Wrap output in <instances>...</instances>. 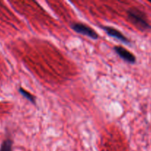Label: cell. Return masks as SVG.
Instances as JSON below:
<instances>
[{
	"label": "cell",
	"instance_id": "7",
	"mask_svg": "<svg viewBox=\"0 0 151 151\" xmlns=\"http://www.w3.org/2000/svg\"><path fill=\"white\" fill-rule=\"evenodd\" d=\"M150 3H151V1H150Z\"/></svg>",
	"mask_w": 151,
	"mask_h": 151
},
{
	"label": "cell",
	"instance_id": "4",
	"mask_svg": "<svg viewBox=\"0 0 151 151\" xmlns=\"http://www.w3.org/2000/svg\"><path fill=\"white\" fill-rule=\"evenodd\" d=\"M102 28L106 32V33L108 35H110V37H113L114 38H116V39L119 40L121 42L124 43V44H130V41L121 33L120 31H118V29H115L113 27H105V26H102Z\"/></svg>",
	"mask_w": 151,
	"mask_h": 151
},
{
	"label": "cell",
	"instance_id": "3",
	"mask_svg": "<svg viewBox=\"0 0 151 151\" xmlns=\"http://www.w3.org/2000/svg\"><path fill=\"white\" fill-rule=\"evenodd\" d=\"M114 51L124 61L130 63H134L136 62V57L133 53L121 46H115L113 48Z\"/></svg>",
	"mask_w": 151,
	"mask_h": 151
},
{
	"label": "cell",
	"instance_id": "2",
	"mask_svg": "<svg viewBox=\"0 0 151 151\" xmlns=\"http://www.w3.org/2000/svg\"><path fill=\"white\" fill-rule=\"evenodd\" d=\"M70 27L76 32L85 35L93 40H96L99 38L98 34L91 27L83 23H73L70 24Z\"/></svg>",
	"mask_w": 151,
	"mask_h": 151
},
{
	"label": "cell",
	"instance_id": "6",
	"mask_svg": "<svg viewBox=\"0 0 151 151\" xmlns=\"http://www.w3.org/2000/svg\"><path fill=\"white\" fill-rule=\"evenodd\" d=\"M12 145H13L12 141L7 139L4 140L1 144L0 151H12Z\"/></svg>",
	"mask_w": 151,
	"mask_h": 151
},
{
	"label": "cell",
	"instance_id": "5",
	"mask_svg": "<svg viewBox=\"0 0 151 151\" xmlns=\"http://www.w3.org/2000/svg\"><path fill=\"white\" fill-rule=\"evenodd\" d=\"M19 93H20V94H22L24 97H25V98H26L27 100H29V101L30 102V103H32L33 104H36L35 97H34L33 95H32L30 93H29L28 91H25L23 88H19Z\"/></svg>",
	"mask_w": 151,
	"mask_h": 151
},
{
	"label": "cell",
	"instance_id": "1",
	"mask_svg": "<svg viewBox=\"0 0 151 151\" xmlns=\"http://www.w3.org/2000/svg\"><path fill=\"white\" fill-rule=\"evenodd\" d=\"M127 18L131 23L139 29L145 30L151 28L150 25L147 22L144 13L136 8H131L127 10Z\"/></svg>",
	"mask_w": 151,
	"mask_h": 151
}]
</instances>
